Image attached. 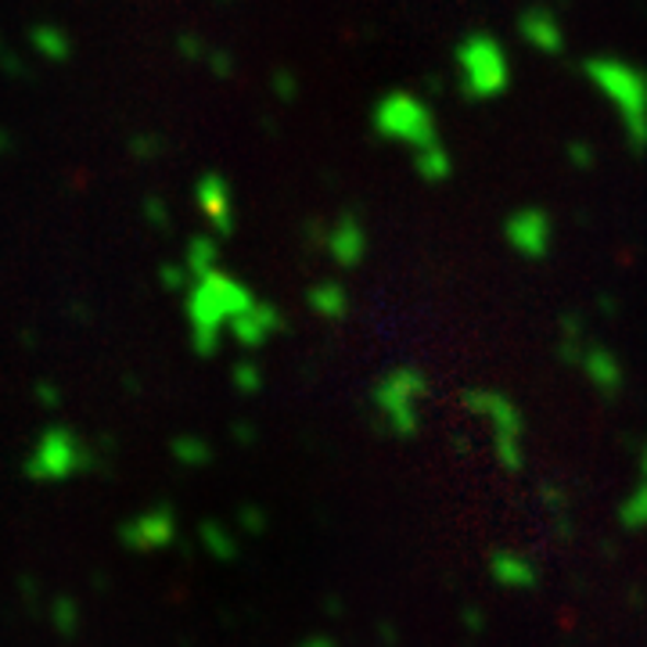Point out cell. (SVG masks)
<instances>
[{
  "instance_id": "6da1fadb",
  "label": "cell",
  "mask_w": 647,
  "mask_h": 647,
  "mask_svg": "<svg viewBox=\"0 0 647 647\" xmlns=\"http://www.w3.org/2000/svg\"><path fill=\"white\" fill-rule=\"evenodd\" d=\"M587 80L604 94L608 105L615 109L618 123L626 129L629 148L647 151V72L623 58H590L582 65Z\"/></svg>"
},
{
  "instance_id": "7a4b0ae2",
  "label": "cell",
  "mask_w": 647,
  "mask_h": 647,
  "mask_svg": "<svg viewBox=\"0 0 647 647\" xmlns=\"http://www.w3.org/2000/svg\"><path fill=\"white\" fill-rule=\"evenodd\" d=\"M461 69L468 98H497L500 90H508V55L489 36H472L461 47Z\"/></svg>"
},
{
  "instance_id": "3957f363",
  "label": "cell",
  "mask_w": 647,
  "mask_h": 647,
  "mask_svg": "<svg viewBox=\"0 0 647 647\" xmlns=\"http://www.w3.org/2000/svg\"><path fill=\"white\" fill-rule=\"evenodd\" d=\"M468 407L478 410V413H486V418L493 421L497 453H500L503 468H511V472L522 468V432H525V424H522V413L514 410L511 399H503L497 393H472Z\"/></svg>"
},
{
  "instance_id": "277c9868",
  "label": "cell",
  "mask_w": 647,
  "mask_h": 647,
  "mask_svg": "<svg viewBox=\"0 0 647 647\" xmlns=\"http://www.w3.org/2000/svg\"><path fill=\"white\" fill-rule=\"evenodd\" d=\"M508 238H511L514 249L522 252V256H529V259L547 256L550 238H554L550 216L543 213V209H525V213L511 216L508 219Z\"/></svg>"
},
{
  "instance_id": "5b68a950",
  "label": "cell",
  "mask_w": 647,
  "mask_h": 647,
  "mask_svg": "<svg viewBox=\"0 0 647 647\" xmlns=\"http://www.w3.org/2000/svg\"><path fill=\"white\" fill-rule=\"evenodd\" d=\"M579 367L590 378V385L598 388L601 396H618L623 393V364L612 349L604 345H582L579 353Z\"/></svg>"
},
{
  "instance_id": "8992f818",
  "label": "cell",
  "mask_w": 647,
  "mask_h": 647,
  "mask_svg": "<svg viewBox=\"0 0 647 647\" xmlns=\"http://www.w3.org/2000/svg\"><path fill=\"white\" fill-rule=\"evenodd\" d=\"M522 36L543 55H561L565 50V30L554 11L547 8H533L522 15Z\"/></svg>"
},
{
  "instance_id": "52a82bcc",
  "label": "cell",
  "mask_w": 647,
  "mask_h": 647,
  "mask_svg": "<svg viewBox=\"0 0 647 647\" xmlns=\"http://www.w3.org/2000/svg\"><path fill=\"white\" fill-rule=\"evenodd\" d=\"M489 568H493V576L503 582V587H511V590H533L536 582H540L536 565L529 561V558H522V554H511V550L493 554Z\"/></svg>"
},
{
  "instance_id": "ba28073f",
  "label": "cell",
  "mask_w": 647,
  "mask_h": 647,
  "mask_svg": "<svg viewBox=\"0 0 647 647\" xmlns=\"http://www.w3.org/2000/svg\"><path fill=\"white\" fill-rule=\"evenodd\" d=\"M618 525H623L626 533H640V529H647V475L640 478V486L623 500V508H618Z\"/></svg>"
},
{
  "instance_id": "9c48e42d",
  "label": "cell",
  "mask_w": 647,
  "mask_h": 647,
  "mask_svg": "<svg viewBox=\"0 0 647 647\" xmlns=\"http://www.w3.org/2000/svg\"><path fill=\"white\" fill-rule=\"evenodd\" d=\"M568 155H572V162L579 166V170L593 166V148L590 145H572V148H568Z\"/></svg>"
},
{
  "instance_id": "30bf717a",
  "label": "cell",
  "mask_w": 647,
  "mask_h": 647,
  "mask_svg": "<svg viewBox=\"0 0 647 647\" xmlns=\"http://www.w3.org/2000/svg\"><path fill=\"white\" fill-rule=\"evenodd\" d=\"M644 475H647V446H644Z\"/></svg>"
}]
</instances>
